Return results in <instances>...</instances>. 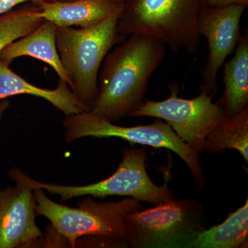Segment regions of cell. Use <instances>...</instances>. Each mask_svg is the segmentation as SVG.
I'll return each instance as SVG.
<instances>
[{"label": "cell", "instance_id": "6da1fadb", "mask_svg": "<svg viewBox=\"0 0 248 248\" xmlns=\"http://www.w3.org/2000/svg\"><path fill=\"white\" fill-rule=\"evenodd\" d=\"M166 45L133 33L109 52L98 77V94L90 112L108 122L131 116L143 103L150 78L164 60Z\"/></svg>", "mask_w": 248, "mask_h": 248}, {"label": "cell", "instance_id": "7a4b0ae2", "mask_svg": "<svg viewBox=\"0 0 248 248\" xmlns=\"http://www.w3.org/2000/svg\"><path fill=\"white\" fill-rule=\"evenodd\" d=\"M122 9L94 27H56L57 48L71 80L70 89L90 110L99 91L98 77L104 59L114 46L122 43L126 37L117 29Z\"/></svg>", "mask_w": 248, "mask_h": 248}, {"label": "cell", "instance_id": "3957f363", "mask_svg": "<svg viewBox=\"0 0 248 248\" xmlns=\"http://www.w3.org/2000/svg\"><path fill=\"white\" fill-rule=\"evenodd\" d=\"M36 215L48 218L57 234L76 248L82 236L105 238L128 247L125 218L128 214L141 210L136 199L128 197L119 202H97L86 197L71 208L56 203L41 188L34 190Z\"/></svg>", "mask_w": 248, "mask_h": 248}, {"label": "cell", "instance_id": "277c9868", "mask_svg": "<svg viewBox=\"0 0 248 248\" xmlns=\"http://www.w3.org/2000/svg\"><path fill=\"white\" fill-rule=\"evenodd\" d=\"M203 0H126L117 29L120 35L146 34L169 46L196 53L200 44L197 21Z\"/></svg>", "mask_w": 248, "mask_h": 248}, {"label": "cell", "instance_id": "5b68a950", "mask_svg": "<svg viewBox=\"0 0 248 248\" xmlns=\"http://www.w3.org/2000/svg\"><path fill=\"white\" fill-rule=\"evenodd\" d=\"M123 158L116 172L110 177L95 184L85 186H63L47 184L34 180L24 174L18 168L11 169L9 177L15 182L29 186L32 190L41 188L52 195H59L62 201L81 196L105 198L108 196H125L157 205L174 199V192L169 188V173L164 185L154 184L146 171L148 159L143 149L124 150Z\"/></svg>", "mask_w": 248, "mask_h": 248}, {"label": "cell", "instance_id": "8992f818", "mask_svg": "<svg viewBox=\"0 0 248 248\" xmlns=\"http://www.w3.org/2000/svg\"><path fill=\"white\" fill-rule=\"evenodd\" d=\"M203 220V210L197 201H166L128 214L127 243L134 248H192L204 229Z\"/></svg>", "mask_w": 248, "mask_h": 248}, {"label": "cell", "instance_id": "52a82bcc", "mask_svg": "<svg viewBox=\"0 0 248 248\" xmlns=\"http://www.w3.org/2000/svg\"><path fill=\"white\" fill-rule=\"evenodd\" d=\"M62 124L68 143L87 137L117 138L132 143L170 150L185 161L197 185L203 184V170L199 160L198 153L192 151L169 124L161 120H156L149 125L122 127L103 120L89 111L66 116Z\"/></svg>", "mask_w": 248, "mask_h": 248}, {"label": "cell", "instance_id": "ba28073f", "mask_svg": "<svg viewBox=\"0 0 248 248\" xmlns=\"http://www.w3.org/2000/svg\"><path fill=\"white\" fill-rule=\"evenodd\" d=\"M170 95L163 101L142 103L130 117H156L166 121L192 151H204L205 138L226 117V112L213 103L214 94L200 91L198 97L191 99L178 96L179 88L173 83L169 86Z\"/></svg>", "mask_w": 248, "mask_h": 248}, {"label": "cell", "instance_id": "9c48e42d", "mask_svg": "<svg viewBox=\"0 0 248 248\" xmlns=\"http://www.w3.org/2000/svg\"><path fill=\"white\" fill-rule=\"evenodd\" d=\"M246 7L230 5L222 7L202 6L199 15V33L208 42V55L200 71L203 84L200 91L215 95L218 90L217 75L228 55L236 48L241 37L240 22Z\"/></svg>", "mask_w": 248, "mask_h": 248}, {"label": "cell", "instance_id": "30bf717a", "mask_svg": "<svg viewBox=\"0 0 248 248\" xmlns=\"http://www.w3.org/2000/svg\"><path fill=\"white\" fill-rule=\"evenodd\" d=\"M16 183L0 188V248L36 247L45 241L36 224L34 190Z\"/></svg>", "mask_w": 248, "mask_h": 248}, {"label": "cell", "instance_id": "8fae6325", "mask_svg": "<svg viewBox=\"0 0 248 248\" xmlns=\"http://www.w3.org/2000/svg\"><path fill=\"white\" fill-rule=\"evenodd\" d=\"M38 8L39 17L58 27L89 28L100 24L123 7L109 0H73L62 2L44 1Z\"/></svg>", "mask_w": 248, "mask_h": 248}, {"label": "cell", "instance_id": "7c38bea8", "mask_svg": "<svg viewBox=\"0 0 248 248\" xmlns=\"http://www.w3.org/2000/svg\"><path fill=\"white\" fill-rule=\"evenodd\" d=\"M55 31V24L44 21L35 30L5 47L0 52V60L10 65L15 59L21 57L37 59L53 68L60 80L70 87L71 80L62 65L57 48Z\"/></svg>", "mask_w": 248, "mask_h": 248}, {"label": "cell", "instance_id": "4fadbf2b", "mask_svg": "<svg viewBox=\"0 0 248 248\" xmlns=\"http://www.w3.org/2000/svg\"><path fill=\"white\" fill-rule=\"evenodd\" d=\"M20 94L42 98L66 116L90 111L64 81L60 80L55 89L37 87L18 76L9 68V64L0 60V101Z\"/></svg>", "mask_w": 248, "mask_h": 248}, {"label": "cell", "instance_id": "5bb4252c", "mask_svg": "<svg viewBox=\"0 0 248 248\" xmlns=\"http://www.w3.org/2000/svg\"><path fill=\"white\" fill-rule=\"evenodd\" d=\"M248 31L241 35L234 57L223 63L225 88L216 102L228 117L248 107Z\"/></svg>", "mask_w": 248, "mask_h": 248}, {"label": "cell", "instance_id": "9a60e30c", "mask_svg": "<svg viewBox=\"0 0 248 248\" xmlns=\"http://www.w3.org/2000/svg\"><path fill=\"white\" fill-rule=\"evenodd\" d=\"M248 201L226 221L208 230L203 229L197 234L192 248H248Z\"/></svg>", "mask_w": 248, "mask_h": 248}, {"label": "cell", "instance_id": "2e32d148", "mask_svg": "<svg viewBox=\"0 0 248 248\" xmlns=\"http://www.w3.org/2000/svg\"><path fill=\"white\" fill-rule=\"evenodd\" d=\"M234 149L248 161V107L226 117L207 135L204 151L210 154Z\"/></svg>", "mask_w": 248, "mask_h": 248}, {"label": "cell", "instance_id": "e0dca14e", "mask_svg": "<svg viewBox=\"0 0 248 248\" xmlns=\"http://www.w3.org/2000/svg\"><path fill=\"white\" fill-rule=\"evenodd\" d=\"M37 13V5L31 4L0 16V52L11 42L35 30L45 21Z\"/></svg>", "mask_w": 248, "mask_h": 248}, {"label": "cell", "instance_id": "ac0fdd59", "mask_svg": "<svg viewBox=\"0 0 248 248\" xmlns=\"http://www.w3.org/2000/svg\"><path fill=\"white\" fill-rule=\"evenodd\" d=\"M45 0H0V16L12 11L16 6L26 2H31L34 5H40Z\"/></svg>", "mask_w": 248, "mask_h": 248}, {"label": "cell", "instance_id": "d6986e66", "mask_svg": "<svg viewBox=\"0 0 248 248\" xmlns=\"http://www.w3.org/2000/svg\"><path fill=\"white\" fill-rule=\"evenodd\" d=\"M204 6L208 7H222L230 5H239L247 7L248 0H203Z\"/></svg>", "mask_w": 248, "mask_h": 248}, {"label": "cell", "instance_id": "ffe728a7", "mask_svg": "<svg viewBox=\"0 0 248 248\" xmlns=\"http://www.w3.org/2000/svg\"><path fill=\"white\" fill-rule=\"evenodd\" d=\"M9 106L10 102L9 100H7V99H5L0 101V120H1L3 114H4L5 111L7 110Z\"/></svg>", "mask_w": 248, "mask_h": 248}, {"label": "cell", "instance_id": "44dd1931", "mask_svg": "<svg viewBox=\"0 0 248 248\" xmlns=\"http://www.w3.org/2000/svg\"><path fill=\"white\" fill-rule=\"evenodd\" d=\"M109 1H112V2L115 3V4L122 5L124 4L126 0H109Z\"/></svg>", "mask_w": 248, "mask_h": 248}, {"label": "cell", "instance_id": "7402d4cb", "mask_svg": "<svg viewBox=\"0 0 248 248\" xmlns=\"http://www.w3.org/2000/svg\"><path fill=\"white\" fill-rule=\"evenodd\" d=\"M73 1V0H45V1L48 2H62V1Z\"/></svg>", "mask_w": 248, "mask_h": 248}]
</instances>
